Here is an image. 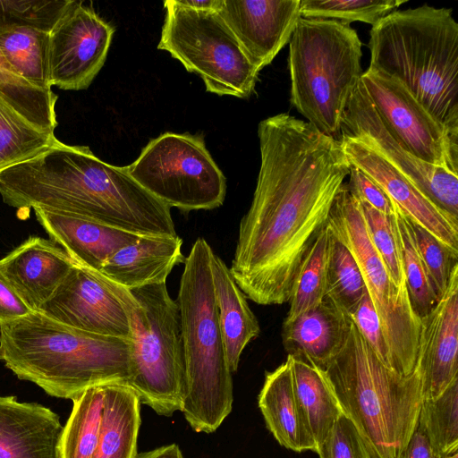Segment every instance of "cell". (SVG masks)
<instances>
[{
    "mask_svg": "<svg viewBox=\"0 0 458 458\" xmlns=\"http://www.w3.org/2000/svg\"><path fill=\"white\" fill-rule=\"evenodd\" d=\"M258 135L260 168L229 269L248 299L283 304L351 165L340 140L289 114L262 120Z\"/></svg>",
    "mask_w": 458,
    "mask_h": 458,
    "instance_id": "cell-1",
    "label": "cell"
},
{
    "mask_svg": "<svg viewBox=\"0 0 458 458\" xmlns=\"http://www.w3.org/2000/svg\"><path fill=\"white\" fill-rule=\"evenodd\" d=\"M3 201L73 214L142 236H177L170 208L134 181L125 166L102 161L87 146L58 141L0 173Z\"/></svg>",
    "mask_w": 458,
    "mask_h": 458,
    "instance_id": "cell-2",
    "label": "cell"
},
{
    "mask_svg": "<svg viewBox=\"0 0 458 458\" xmlns=\"http://www.w3.org/2000/svg\"><path fill=\"white\" fill-rule=\"evenodd\" d=\"M131 341L82 331L39 311L0 324V360L20 379L71 399L105 384L128 385Z\"/></svg>",
    "mask_w": 458,
    "mask_h": 458,
    "instance_id": "cell-3",
    "label": "cell"
},
{
    "mask_svg": "<svg viewBox=\"0 0 458 458\" xmlns=\"http://www.w3.org/2000/svg\"><path fill=\"white\" fill-rule=\"evenodd\" d=\"M369 36V68L401 83L458 140V23L452 9L394 11Z\"/></svg>",
    "mask_w": 458,
    "mask_h": 458,
    "instance_id": "cell-4",
    "label": "cell"
},
{
    "mask_svg": "<svg viewBox=\"0 0 458 458\" xmlns=\"http://www.w3.org/2000/svg\"><path fill=\"white\" fill-rule=\"evenodd\" d=\"M325 370L344 414L374 457L400 458L418 427L423 403L420 369L402 376L387 369L352 320L343 348Z\"/></svg>",
    "mask_w": 458,
    "mask_h": 458,
    "instance_id": "cell-5",
    "label": "cell"
},
{
    "mask_svg": "<svg viewBox=\"0 0 458 458\" xmlns=\"http://www.w3.org/2000/svg\"><path fill=\"white\" fill-rule=\"evenodd\" d=\"M213 250L198 238L184 260L179 307L186 390L182 412L196 432L216 431L233 407V379L220 329L210 259Z\"/></svg>",
    "mask_w": 458,
    "mask_h": 458,
    "instance_id": "cell-6",
    "label": "cell"
},
{
    "mask_svg": "<svg viewBox=\"0 0 458 458\" xmlns=\"http://www.w3.org/2000/svg\"><path fill=\"white\" fill-rule=\"evenodd\" d=\"M361 55L356 30L335 20L301 17L289 40L291 103L308 123L338 140L363 73Z\"/></svg>",
    "mask_w": 458,
    "mask_h": 458,
    "instance_id": "cell-7",
    "label": "cell"
},
{
    "mask_svg": "<svg viewBox=\"0 0 458 458\" xmlns=\"http://www.w3.org/2000/svg\"><path fill=\"white\" fill-rule=\"evenodd\" d=\"M111 283L130 321L131 377L127 386L140 403L159 415L172 416L182 411L186 390L178 304L165 283L132 289Z\"/></svg>",
    "mask_w": 458,
    "mask_h": 458,
    "instance_id": "cell-8",
    "label": "cell"
},
{
    "mask_svg": "<svg viewBox=\"0 0 458 458\" xmlns=\"http://www.w3.org/2000/svg\"><path fill=\"white\" fill-rule=\"evenodd\" d=\"M327 225L359 266L381 323L393 370L402 376L411 374L417 367L421 320L411 307L406 284L398 286L391 278L369 236L359 201L345 182L334 201Z\"/></svg>",
    "mask_w": 458,
    "mask_h": 458,
    "instance_id": "cell-9",
    "label": "cell"
},
{
    "mask_svg": "<svg viewBox=\"0 0 458 458\" xmlns=\"http://www.w3.org/2000/svg\"><path fill=\"white\" fill-rule=\"evenodd\" d=\"M165 16L157 48L198 74L208 92L240 98L254 91L259 72L216 12L196 11L177 0L164 2Z\"/></svg>",
    "mask_w": 458,
    "mask_h": 458,
    "instance_id": "cell-10",
    "label": "cell"
},
{
    "mask_svg": "<svg viewBox=\"0 0 458 458\" xmlns=\"http://www.w3.org/2000/svg\"><path fill=\"white\" fill-rule=\"evenodd\" d=\"M152 196L182 211L209 210L225 199L226 180L201 135L165 132L125 166Z\"/></svg>",
    "mask_w": 458,
    "mask_h": 458,
    "instance_id": "cell-11",
    "label": "cell"
},
{
    "mask_svg": "<svg viewBox=\"0 0 458 458\" xmlns=\"http://www.w3.org/2000/svg\"><path fill=\"white\" fill-rule=\"evenodd\" d=\"M360 81L382 123L400 146L426 163L458 174V140L401 83L369 68Z\"/></svg>",
    "mask_w": 458,
    "mask_h": 458,
    "instance_id": "cell-12",
    "label": "cell"
},
{
    "mask_svg": "<svg viewBox=\"0 0 458 458\" xmlns=\"http://www.w3.org/2000/svg\"><path fill=\"white\" fill-rule=\"evenodd\" d=\"M114 33L91 6L72 0L49 32L50 86L87 89L106 62Z\"/></svg>",
    "mask_w": 458,
    "mask_h": 458,
    "instance_id": "cell-13",
    "label": "cell"
},
{
    "mask_svg": "<svg viewBox=\"0 0 458 458\" xmlns=\"http://www.w3.org/2000/svg\"><path fill=\"white\" fill-rule=\"evenodd\" d=\"M342 135L369 145L435 205L458 218V174L426 163L400 146L382 123L360 81L344 111Z\"/></svg>",
    "mask_w": 458,
    "mask_h": 458,
    "instance_id": "cell-14",
    "label": "cell"
},
{
    "mask_svg": "<svg viewBox=\"0 0 458 458\" xmlns=\"http://www.w3.org/2000/svg\"><path fill=\"white\" fill-rule=\"evenodd\" d=\"M38 311L82 331L131 338L128 315L111 281L101 273L75 261L54 294Z\"/></svg>",
    "mask_w": 458,
    "mask_h": 458,
    "instance_id": "cell-15",
    "label": "cell"
},
{
    "mask_svg": "<svg viewBox=\"0 0 458 458\" xmlns=\"http://www.w3.org/2000/svg\"><path fill=\"white\" fill-rule=\"evenodd\" d=\"M340 142L351 165L359 168L388 195L409 217L458 257V218L435 205L411 181L369 145L352 136Z\"/></svg>",
    "mask_w": 458,
    "mask_h": 458,
    "instance_id": "cell-16",
    "label": "cell"
},
{
    "mask_svg": "<svg viewBox=\"0 0 458 458\" xmlns=\"http://www.w3.org/2000/svg\"><path fill=\"white\" fill-rule=\"evenodd\" d=\"M301 0H223L218 12L245 55L260 72L290 40Z\"/></svg>",
    "mask_w": 458,
    "mask_h": 458,
    "instance_id": "cell-17",
    "label": "cell"
},
{
    "mask_svg": "<svg viewBox=\"0 0 458 458\" xmlns=\"http://www.w3.org/2000/svg\"><path fill=\"white\" fill-rule=\"evenodd\" d=\"M420 320L417 368L424 401L438 396L458 378V264L437 304Z\"/></svg>",
    "mask_w": 458,
    "mask_h": 458,
    "instance_id": "cell-18",
    "label": "cell"
},
{
    "mask_svg": "<svg viewBox=\"0 0 458 458\" xmlns=\"http://www.w3.org/2000/svg\"><path fill=\"white\" fill-rule=\"evenodd\" d=\"M74 261L51 240L30 236L0 259V271L32 311L51 298Z\"/></svg>",
    "mask_w": 458,
    "mask_h": 458,
    "instance_id": "cell-19",
    "label": "cell"
},
{
    "mask_svg": "<svg viewBox=\"0 0 458 458\" xmlns=\"http://www.w3.org/2000/svg\"><path fill=\"white\" fill-rule=\"evenodd\" d=\"M63 430L50 409L0 396V458H61Z\"/></svg>",
    "mask_w": 458,
    "mask_h": 458,
    "instance_id": "cell-20",
    "label": "cell"
},
{
    "mask_svg": "<svg viewBox=\"0 0 458 458\" xmlns=\"http://www.w3.org/2000/svg\"><path fill=\"white\" fill-rule=\"evenodd\" d=\"M34 212L52 242L73 261L98 272L117 250L142 236L73 214L42 208Z\"/></svg>",
    "mask_w": 458,
    "mask_h": 458,
    "instance_id": "cell-21",
    "label": "cell"
},
{
    "mask_svg": "<svg viewBox=\"0 0 458 458\" xmlns=\"http://www.w3.org/2000/svg\"><path fill=\"white\" fill-rule=\"evenodd\" d=\"M352 319L330 299L283 324L282 340L288 355L325 369L343 348Z\"/></svg>",
    "mask_w": 458,
    "mask_h": 458,
    "instance_id": "cell-22",
    "label": "cell"
},
{
    "mask_svg": "<svg viewBox=\"0 0 458 458\" xmlns=\"http://www.w3.org/2000/svg\"><path fill=\"white\" fill-rule=\"evenodd\" d=\"M182 247L178 235L140 236L112 255L99 273L126 289L165 283L172 269L184 263Z\"/></svg>",
    "mask_w": 458,
    "mask_h": 458,
    "instance_id": "cell-23",
    "label": "cell"
},
{
    "mask_svg": "<svg viewBox=\"0 0 458 458\" xmlns=\"http://www.w3.org/2000/svg\"><path fill=\"white\" fill-rule=\"evenodd\" d=\"M259 407L276 441L294 452L317 453L296 401L290 359L266 375L259 395Z\"/></svg>",
    "mask_w": 458,
    "mask_h": 458,
    "instance_id": "cell-24",
    "label": "cell"
},
{
    "mask_svg": "<svg viewBox=\"0 0 458 458\" xmlns=\"http://www.w3.org/2000/svg\"><path fill=\"white\" fill-rule=\"evenodd\" d=\"M210 272L220 329L233 373L238 369L242 351L259 335L260 327L229 267L214 252L210 259Z\"/></svg>",
    "mask_w": 458,
    "mask_h": 458,
    "instance_id": "cell-25",
    "label": "cell"
},
{
    "mask_svg": "<svg viewBox=\"0 0 458 458\" xmlns=\"http://www.w3.org/2000/svg\"><path fill=\"white\" fill-rule=\"evenodd\" d=\"M293 388L302 420L317 452L344 411L326 370L310 360L287 355Z\"/></svg>",
    "mask_w": 458,
    "mask_h": 458,
    "instance_id": "cell-26",
    "label": "cell"
},
{
    "mask_svg": "<svg viewBox=\"0 0 458 458\" xmlns=\"http://www.w3.org/2000/svg\"><path fill=\"white\" fill-rule=\"evenodd\" d=\"M140 404L129 386L104 385L102 422L94 458H136Z\"/></svg>",
    "mask_w": 458,
    "mask_h": 458,
    "instance_id": "cell-27",
    "label": "cell"
},
{
    "mask_svg": "<svg viewBox=\"0 0 458 458\" xmlns=\"http://www.w3.org/2000/svg\"><path fill=\"white\" fill-rule=\"evenodd\" d=\"M49 32L31 27H0V51L13 69L35 87L51 89Z\"/></svg>",
    "mask_w": 458,
    "mask_h": 458,
    "instance_id": "cell-28",
    "label": "cell"
},
{
    "mask_svg": "<svg viewBox=\"0 0 458 458\" xmlns=\"http://www.w3.org/2000/svg\"><path fill=\"white\" fill-rule=\"evenodd\" d=\"M331 234L326 225L304 256L293 282L290 308L283 324L318 306L326 296Z\"/></svg>",
    "mask_w": 458,
    "mask_h": 458,
    "instance_id": "cell-29",
    "label": "cell"
},
{
    "mask_svg": "<svg viewBox=\"0 0 458 458\" xmlns=\"http://www.w3.org/2000/svg\"><path fill=\"white\" fill-rule=\"evenodd\" d=\"M103 399L104 385H98L87 388L72 400V411L63 430L61 458H94L101 428Z\"/></svg>",
    "mask_w": 458,
    "mask_h": 458,
    "instance_id": "cell-30",
    "label": "cell"
},
{
    "mask_svg": "<svg viewBox=\"0 0 458 458\" xmlns=\"http://www.w3.org/2000/svg\"><path fill=\"white\" fill-rule=\"evenodd\" d=\"M0 97L13 110L38 129L54 132L58 123V96L28 82L9 64L0 51Z\"/></svg>",
    "mask_w": 458,
    "mask_h": 458,
    "instance_id": "cell-31",
    "label": "cell"
},
{
    "mask_svg": "<svg viewBox=\"0 0 458 458\" xmlns=\"http://www.w3.org/2000/svg\"><path fill=\"white\" fill-rule=\"evenodd\" d=\"M59 140L27 121L0 97V173L45 153Z\"/></svg>",
    "mask_w": 458,
    "mask_h": 458,
    "instance_id": "cell-32",
    "label": "cell"
},
{
    "mask_svg": "<svg viewBox=\"0 0 458 458\" xmlns=\"http://www.w3.org/2000/svg\"><path fill=\"white\" fill-rule=\"evenodd\" d=\"M392 218L411 304L421 318L430 312L439 298L418 251L411 220L396 205Z\"/></svg>",
    "mask_w": 458,
    "mask_h": 458,
    "instance_id": "cell-33",
    "label": "cell"
},
{
    "mask_svg": "<svg viewBox=\"0 0 458 458\" xmlns=\"http://www.w3.org/2000/svg\"><path fill=\"white\" fill-rule=\"evenodd\" d=\"M418 425L425 432L435 458L458 451V378L438 396L424 400Z\"/></svg>",
    "mask_w": 458,
    "mask_h": 458,
    "instance_id": "cell-34",
    "label": "cell"
},
{
    "mask_svg": "<svg viewBox=\"0 0 458 458\" xmlns=\"http://www.w3.org/2000/svg\"><path fill=\"white\" fill-rule=\"evenodd\" d=\"M366 292L361 272L353 255L331 234L326 296L351 317Z\"/></svg>",
    "mask_w": 458,
    "mask_h": 458,
    "instance_id": "cell-35",
    "label": "cell"
},
{
    "mask_svg": "<svg viewBox=\"0 0 458 458\" xmlns=\"http://www.w3.org/2000/svg\"><path fill=\"white\" fill-rule=\"evenodd\" d=\"M406 0H301V17L335 20L349 24L362 21L374 26Z\"/></svg>",
    "mask_w": 458,
    "mask_h": 458,
    "instance_id": "cell-36",
    "label": "cell"
},
{
    "mask_svg": "<svg viewBox=\"0 0 458 458\" xmlns=\"http://www.w3.org/2000/svg\"><path fill=\"white\" fill-rule=\"evenodd\" d=\"M72 0H0V27L23 26L50 32Z\"/></svg>",
    "mask_w": 458,
    "mask_h": 458,
    "instance_id": "cell-37",
    "label": "cell"
},
{
    "mask_svg": "<svg viewBox=\"0 0 458 458\" xmlns=\"http://www.w3.org/2000/svg\"><path fill=\"white\" fill-rule=\"evenodd\" d=\"M358 201L369 236L391 278L398 286L406 284L392 216L379 212L362 200L358 199Z\"/></svg>",
    "mask_w": 458,
    "mask_h": 458,
    "instance_id": "cell-38",
    "label": "cell"
},
{
    "mask_svg": "<svg viewBox=\"0 0 458 458\" xmlns=\"http://www.w3.org/2000/svg\"><path fill=\"white\" fill-rule=\"evenodd\" d=\"M418 251L438 298L445 292L458 257L428 231L411 222Z\"/></svg>",
    "mask_w": 458,
    "mask_h": 458,
    "instance_id": "cell-39",
    "label": "cell"
},
{
    "mask_svg": "<svg viewBox=\"0 0 458 458\" xmlns=\"http://www.w3.org/2000/svg\"><path fill=\"white\" fill-rule=\"evenodd\" d=\"M319 458H375L351 420L341 415L317 452Z\"/></svg>",
    "mask_w": 458,
    "mask_h": 458,
    "instance_id": "cell-40",
    "label": "cell"
},
{
    "mask_svg": "<svg viewBox=\"0 0 458 458\" xmlns=\"http://www.w3.org/2000/svg\"><path fill=\"white\" fill-rule=\"evenodd\" d=\"M350 318L377 358L387 369L393 370L389 348L378 315L368 292L365 293L357 309Z\"/></svg>",
    "mask_w": 458,
    "mask_h": 458,
    "instance_id": "cell-41",
    "label": "cell"
},
{
    "mask_svg": "<svg viewBox=\"0 0 458 458\" xmlns=\"http://www.w3.org/2000/svg\"><path fill=\"white\" fill-rule=\"evenodd\" d=\"M350 180L347 186L350 191L360 200L370 205L379 212L392 216L395 204L384 190L359 168L351 165Z\"/></svg>",
    "mask_w": 458,
    "mask_h": 458,
    "instance_id": "cell-42",
    "label": "cell"
},
{
    "mask_svg": "<svg viewBox=\"0 0 458 458\" xmlns=\"http://www.w3.org/2000/svg\"><path fill=\"white\" fill-rule=\"evenodd\" d=\"M32 310L0 271V324L29 315Z\"/></svg>",
    "mask_w": 458,
    "mask_h": 458,
    "instance_id": "cell-43",
    "label": "cell"
},
{
    "mask_svg": "<svg viewBox=\"0 0 458 458\" xmlns=\"http://www.w3.org/2000/svg\"><path fill=\"white\" fill-rule=\"evenodd\" d=\"M400 458H435L428 439L418 425Z\"/></svg>",
    "mask_w": 458,
    "mask_h": 458,
    "instance_id": "cell-44",
    "label": "cell"
},
{
    "mask_svg": "<svg viewBox=\"0 0 458 458\" xmlns=\"http://www.w3.org/2000/svg\"><path fill=\"white\" fill-rule=\"evenodd\" d=\"M136 458H183L179 446L175 444L137 454Z\"/></svg>",
    "mask_w": 458,
    "mask_h": 458,
    "instance_id": "cell-45",
    "label": "cell"
},
{
    "mask_svg": "<svg viewBox=\"0 0 458 458\" xmlns=\"http://www.w3.org/2000/svg\"><path fill=\"white\" fill-rule=\"evenodd\" d=\"M177 2L185 7L203 12L218 13L223 0H177Z\"/></svg>",
    "mask_w": 458,
    "mask_h": 458,
    "instance_id": "cell-46",
    "label": "cell"
},
{
    "mask_svg": "<svg viewBox=\"0 0 458 458\" xmlns=\"http://www.w3.org/2000/svg\"><path fill=\"white\" fill-rule=\"evenodd\" d=\"M448 458H458V453L454 454L453 455H451Z\"/></svg>",
    "mask_w": 458,
    "mask_h": 458,
    "instance_id": "cell-47",
    "label": "cell"
}]
</instances>
